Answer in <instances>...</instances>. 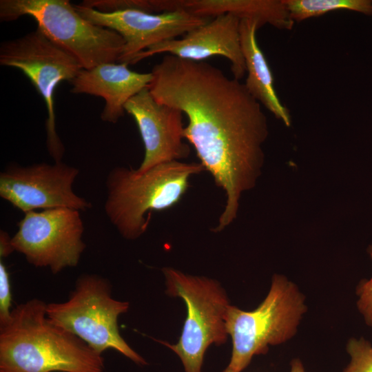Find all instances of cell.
<instances>
[{"mask_svg": "<svg viewBox=\"0 0 372 372\" xmlns=\"http://www.w3.org/2000/svg\"><path fill=\"white\" fill-rule=\"evenodd\" d=\"M151 72L149 92L158 103L185 114V139L225 193L224 209L213 229L221 231L236 218L242 194L261 175L267 116L245 83L207 62L167 54Z\"/></svg>", "mask_w": 372, "mask_h": 372, "instance_id": "cell-1", "label": "cell"}, {"mask_svg": "<svg viewBox=\"0 0 372 372\" xmlns=\"http://www.w3.org/2000/svg\"><path fill=\"white\" fill-rule=\"evenodd\" d=\"M46 307L28 300L0 326V372H103L102 355L50 320Z\"/></svg>", "mask_w": 372, "mask_h": 372, "instance_id": "cell-2", "label": "cell"}, {"mask_svg": "<svg viewBox=\"0 0 372 372\" xmlns=\"http://www.w3.org/2000/svg\"><path fill=\"white\" fill-rule=\"evenodd\" d=\"M204 171L200 163L181 161L162 163L143 172L114 167L105 180V213L123 238L136 240L146 232L151 212L178 203L190 178Z\"/></svg>", "mask_w": 372, "mask_h": 372, "instance_id": "cell-3", "label": "cell"}, {"mask_svg": "<svg viewBox=\"0 0 372 372\" xmlns=\"http://www.w3.org/2000/svg\"><path fill=\"white\" fill-rule=\"evenodd\" d=\"M305 300L296 283L276 273L266 297L256 309L244 311L230 304L225 324L232 351L223 372H242L254 356L293 338L308 310Z\"/></svg>", "mask_w": 372, "mask_h": 372, "instance_id": "cell-4", "label": "cell"}, {"mask_svg": "<svg viewBox=\"0 0 372 372\" xmlns=\"http://www.w3.org/2000/svg\"><path fill=\"white\" fill-rule=\"evenodd\" d=\"M32 17L52 41L74 55L83 69L118 62L125 45L116 32L84 19L68 0H1L0 19Z\"/></svg>", "mask_w": 372, "mask_h": 372, "instance_id": "cell-5", "label": "cell"}, {"mask_svg": "<svg viewBox=\"0 0 372 372\" xmlns=\"http://www.w3.org/2000/svg\"><path fill=\"white\" fill-rule=\"evenodd\" d=\"M128 302L112 297L109 280L97 274L79 276L68 300L47 303L46 314L56 324L74 334L98 353L114 349L139 365L147 361L121 336L118 317L127 312Z\"/></svg>", "mask_w": 372, "mask_h": 372, "instance_id": "cell-6", "label": "cell"}, {"mask_svg": "<svg viewBox=\"0 0 372 372\" xmlns=\"http://www.w3.org/2000/svg\"><path fill=\"white\" fill-rule=\"evenodd\" d=\"M166 293L183 300L187 316L177 343L161 342L180 358L185 372H202L208 347L227 340L225 317L230 305L227 295L216 280L192 276L165 267Z\"/></svg>", "mask_w": 372, "mask_h": 372, "instance_id": "cell-7", "label": "cell"}, {"mask_svg": "<svg viewBox=\"0 0 372 372\" xmlns=\"http://www.w3.org/2000/svg\"><path fill=\"white\" fill-rule=\"evenodd\" d=\"M0 64L21 70L43 98L47 110L46 147L54 162L61 161L65 148L56 130L54 92L62 81L71 83L83 69L81 64L38 28L1 42Z\"/></svg>", "mask_w": 372, "mask_h": 372, "instance_id": "cell-8", "label": "cell"}, {"mask_svg": "<svg viewBox=\"0 0 372 372\" xmlns=\"http://www.w3.org/2000/svg\"><path fill=\"white\" fill-rule=\"evenodd\" d=\"M80 213L55 208L24 214L11 239L14 251L30 265L48 267L53 274L77 266L86 248Z\"/></svg>", "mask_w": 372, "mask_h": 372, "instance_id": "cell-9", "label": "cell"}, {"mask_svg": "<svg viewBox=\"0 0 372 372\" xmlns=\"http://www.w3.org/2000/svg\"><path fill=\"white\" fill-rule=\"evenodd\" d=\"M79 173L62 161L26 167L10 164L0 173V196L24 214L39 209L86 211L91 203L72 189Z\"/></svg>", "mask_w": 372, "mask_h": 372, "instance_id": "cell-10", "label": "cell"}, {"mask_svg": "<svg viewBox=\"0 0 372 372\" xmlns=\"http://www.w3.org/2000/svg\"><path fill=\"white\" fill-rule=\"evenodd\" d=\"M74 6L86 20L110 28L123 37L125 45L118 63L127 65L150 46L182 37L212 19L195 15L185 9L161 13L134 9L104 12L80 4Z\"/></svg>", "mask_w": 372, "mask_h": 372, "instance_id": "cell-11", "label": "cell"}, {"mask_svg": "<svg viewBox=\"0 0 372 372\" xmlns=\"http://www.w3.org/2000/svg\"><path fill=\"white\" fill-rule=\"evenodd\" d=\"M124 108L134 119L144 145V157L137 170L188 157L190 147L184 142L183 113L180 110L158 103L148 87L132 97Z\"/></svg>", "mask_w": 372, "mask_h": 372, "instance_id": "cell-12", "label": "cell"}, {"mask_svg": "<svg viewBox=\"0 0 372 372\" xmlns=\"http://www.w3.org/2000/svg\"><path fill=\"white\" fill-rule=\"evenodd\" d=\"M240 21L238 18L230 14L218 15L180 39L165 41L150 46L136 54L129 64H136L161 53L196 61L222 56L230 61L233 76L240 81L246 73L240 40Z\"/></svg>", "mask_w": 372, "mask_h": 372, "instance_id": "cell-13", "label": "cell"}, {"mask_svg": "<svg viewBox=\"0 0 372 372\" xmlns=\"http://www.w3.org/2000/svg\"><path fill=\"white\" fill-rule=\"evenodd\" d=\"M152 72L131 70L126 63H105L90 69H82L71 81L70 92L104 99L105 105L101 114L105 122L116 123L125 114V103L148 87Z\"/></svg>", "mask_w": 372, "mask_h": 372, "instance_id": "cell-14", "label": "cell"}, {"mask_svg": "<svg viewBox=\"0 0 372 372\" xmlns=\"http://www.w3.org/2000/svg\"><path fill=\"white\" fill-rule=\"evenodd\" d=\"M258 29V22L255 20L242 19L240 21V45L247 73L245 85L256 100L287 127H290L289 112L278 99L270 68L257 42Z\"/></svg>", "mask_w": 372, "mask_h": 372, "instance_id": "cell-15", "label": "cell"}, {"mask_svg": "<svg viewBox=\"0 0 372 372\" xmlns=\"http://www.w3.org/2000/svg\"><path fill=\"white\" fill-rule=\"evenodd\" d=\"M183 8L202 17L230 14L240 20H255L259 28L268 23L291 30L294 24L284 0H184Z\"/></svg>", "mask_w": 372, "mask_h": 372, "instance_id": "cell-16", "label": "cell"}, {"mask_svg": "<svg viewBox=\"0 0 372 372\" xmlns=\"http://www.w3.org/2000/svg\"><path fill=\"white\" fill-rule=\"evenodd\" d=\"M284 3L294 22L337 10L372 15V1L370 0H284Z\"/></svg>", "mask_w": 372, "mask_h": 372, "instance_id": "cell-17", "label": "cell"}, {"mask_svg": "<svg viewBox=\"0 0 372 372\" xmlns=\"http://www.w3.org/2000/svg\"><path fill=\"white\" fill-rule=\"evenodd\" d=\"M80 5L104 12L134 9L161 13L183 9V0H87Z\"/></svg>", "mask_w": 372, "mask_h": 372, "instance_id": "cell-18", "label": "cell"}, {"mask_svg": "<svg viewBox=\"0 0 372 372\" xmlns=\"http://www.w3.org/2000/svg\"><path fill=\"white\" fill-rule=\"evenodd\" d=\"M350 362L343 372H372V344L363 337L350 338L346 345Z\"/></svg>", "mask_w": 372, "mask_h": 372, "instance_id": "cell-19", "label": "cell"}, {"mask_svg": "<svg viewBox=\"0 0 372 372\" xmlns=\"http://www.w3.org/2000/svg\"><path fill=\"white\" fill-rule=\"evenodd\" d=\"M367 252L372 260V245ZM356 307L365 324L372 329V276L368 280H361L356 287Z\"/></svg>", "mask_w": 372, "mask_h": 372, "instance_id": "cell-20", "label": "cell"}, {"mask_svg": "<svg viewBox=\"0 0 372 372\" xmlns=\"http://www.w3.org/2000/svg\"><path fill=\"white\" fill-rule=\"evenodd\" d=\"M11 288L9 272L2 259H0V326L10 319Z\"/></svg>", "mask_w": 372, "mask_h": 372, "instance_id": "cell-21", "label": "cell"}, {"mask_svg": "<svg viewBox=\"0 0 372 372\" xmlns=\"http://www.w3.org/2000/svg\"><path fill=\"white\" fill-rule=\"evenodd\" d=\"M12 237L3 230L0 231V258H4L11 254L14 249L11 242Z\"/></svg>", "mask_w": 372, "mask_h": 372, "instance_id": "cell-22", "label": "cell"}, {"mask_svg": "<svg viewBox=\"0 0 372 372\" xmlns=\"http://www.w3.org/2000/svg\"><path fill=\"white\" fill-rule=\"evenodd\" d=\"M290 365V372H306L304 365L299 358L293 359Z\"/></svg>", "mask_w": 372, "mask_h": 372, "instance_id": "cell-23", "label": "cell"}]
</instances>
